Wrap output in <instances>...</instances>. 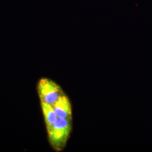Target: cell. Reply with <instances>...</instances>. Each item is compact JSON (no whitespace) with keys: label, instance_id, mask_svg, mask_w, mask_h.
<instances>
[{"label":"cell","instance_id":"277c9868","mask_svg":"<svg viewBox=\"0 0 152 152\" xmlns=\"http://www.w3.org/2000/svg\"><path fill=\"white\" fill-rule=\"evenodd\" d=\"M40 103H41L42 112L44 115L46 130L48 131L54 124L58 117L55 112L53 105L45 103L44 102H40Z\"/></svg>","mask_w":152,"mask_h":152},{"label":"cell","instance_id":"6da1fadb","mask_svg":"<svg viewBox=\"0 0 152 152\" xmlns=\"http://www.w3.org/2000/svg\"><path fill=\"white\" fill-rule=\"evenodd\" d=\"M72 118L58 117L48 132L49 144L56 152L63 151L72 131Z\"/></svg>","mask_w":152,"mask_h":152},{"label":"cell","instance_id":"7a4b0ae2","mask_svg":"<svg viewBox=\"0 0 152 152\" xmlns=\"http://www.w3.org/2000/svg\"><path fill=\"white\" fill-rule=\"evenodd\" d=\"M37 90L40 102L51 105H53L64 93L56 82L48 78H42L39 80Z\"/></svg>","mask_w":152,"mask_h":152},{"label":"cell","instance_id":"3957f363","mask_svg":"<svg viewBox=\"0 0 152 152\" xmlns=\"http://www.w3.org/2000/svg\"><path fill=\"white\" fill-rule=\"evenodd\" d=\"M53 106L58 117L72 118V108L71 102L65 93L60 96Z\"/></svg>","mask_w":152,"mask_h":152}]
</instances>
